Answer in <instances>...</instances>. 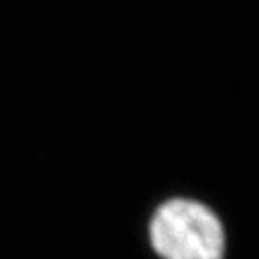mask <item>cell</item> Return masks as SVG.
<instances>
[{
    "mask_svg": "<svg viewBox=\"0 0 259 259\" xmlns=\"http://www.w3.org/2000/svg\"><path fill=\"white\" fill-rule=\"evenodd\" d=\"M149 241L162 259H223L226 247L219 218L207 206L184 197L156 209Z\"/></svg>",
    "mask_w": 259,
    "mask_h": 259,
    "instance_id": "6da1fadb",
    "label": "cell"
}]
</instances>
